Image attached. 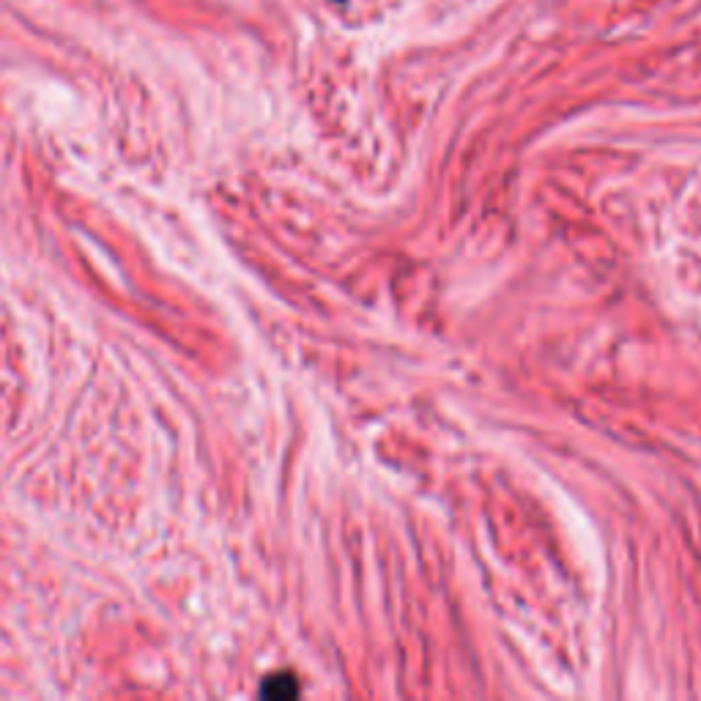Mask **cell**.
<instances>
[{
    "mask_svg": "<svg viewBox=\"0 0 701 701\" xmlns=\"http://www.w3.org/2000/svg\"><path fill=\"white\" fill-rule=\"evenodd\" d=\"M261 693L272 696V699H288V696L299 693V685L294 677H268Z\"/></svg>",
    "mask_w": 701,
    "mask_h": 701,
    "instance_id": "6da1fadb",
    "label": "cell"
}]
</instances>
